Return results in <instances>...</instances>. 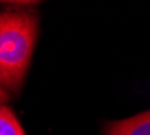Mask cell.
<instances>
[{"mask_svg":"<svg viewBox=\"0 0 150 135\" xmlns=\"http://www.w3.org/2000/svg\"><path fill=\"white\" fill-rule=\"evenodd\" d=\"M104 135H150V110L105 124Z\"/></svg>","mask_w":150,"mask_h":135,"instance_id":"obj_2","label":"cell"},{"mask_svg":"<svg viewBox=\"0 0 150 135\" xmlns=\"http://www.w3.org/2000/svg\"><path fill=\"white\" fill-rule=\"evenodd\" d=\"M10 100V95L7 93V90H4L3 88L0 87V105L4 103H7Z\"/></svg>","mask_w":150,"mask_h":135,"instance_id":"obj_4","label":"cell"},{"mask_svg":"<svg viewBox=\"0 0 150 135\" xmlns=\"http://www.w3.org/2000/svg\"><path fill=\"white\" fill-rule=\"evenodd\" d=\"M0 135H26L10 107L0 105Z\"/></svg>","mask_w":150,"mask_h":135,"instance_id":"obj_3","label":"cell"},{"mask_svg":"<svg viewBox=\"0 0 150 135\" xmlns=\"http://www.w3.org/2000/svg\"><path fill=\"white\" fill-rule=\"evenodd\" d=\"M39 19L27 11L0 12V87L21 88L34 52Z\"/></svg>","mask_w":150,"mask_h":135,"instance_id":"obj_1","label":"cell"}]
</instances>
